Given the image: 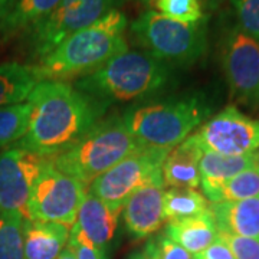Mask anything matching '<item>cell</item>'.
<instances>
[{
    "label": "cell",
    "instance_id": "obj_29",
    "mask_svg": "<svg viewBox=\"0 0 259 259\" xmlns=\"http://www.w3.org/2000/svg\"><path fill=\"white\" fill-rule=\"evenodd\" d=\"M68 245L75 250L76 259H105V249L97 248L93 242L75 226L71 228Z\"/></svg>",
    "mask_w": 259,
    "mask_h": 259
},
{
    "label": "cell",
    "instance_id": "obj_6",
    "mask_svg": "<svg viewBox=\"0 0 259 259\" xmlns=\"http://www.w3.org/2000/svg\"><path fill=\"white\" fill-rule=\"evenodd\" d=\"M130 33L143 51L168 66H190L207 51L206 20L182 23L148 9L131 22Z\"/></svg>",
    "mask_w": 259,
    "mask_h": 259
},
{
    "label": "cell",
    "instance_id": "obj_27",
    "mask_svg": "<svg viewBox=\"0 0 259 259\" xmlns=\"http://www.w3.org/2000/svg\"><path fill=\"white\" fill-rule=\"evenodd\" d=\"M238 25L246 33L259 40V0H231Z\"/></svg>",
    "mask_w": 259,
    "mask_h": 259
},
{
    "label": "cell",
    "instance_id": "obj_21",
    "mask_svg": "<svg viewBox=\"0 0 259 259\" xmlns=\"http://www.w3.org/2000/svg\"><path fill=\"white\" fill-rule=\"evenodd\" d=\"M61 0H16L9 13L0 20V35L8 37L26 33L29 29L55 9Z\"/></svg>",
    "mask_w": 259,
    "mask_h": 259
},
{
    "label": "cell",
    "instance_id": "obj_8",
    "mask_svg": "<svg viewBox=\"0 0 259 259\" xmlns=\"http://www.w3.org/2000/svg\"><path fill=\"white\" fill-rule=\"evenodd\" d=\"M87 193V186L56 170L51 161L32 190L28 204V219L59 223L71 229L76 222Z\"/></svg>",
    "mask_w": 259,
    "mask_h": 259
},
{
    "label": "cell",
    "instance_id": "obj_17",
    "mask_svg": "<svg viewBox=\"0 0 259 259\" xmlns=\"http://www.w3.org/2000/svg\"><path fill=\"white\" fill-rule=\"evenodd\" d=\"M69 232L64 225L25 219L23 256L25 259H56L69 242Z\"/></svg>",
    "mask_w": 259,
    "mask_h": 259
},
{
    "label": "cell",
    "instance_id": "obj_30",
    "mask_svg": "<svg viewBox=\"0 0 259 259\" xmlns=\"http://www.w3.org/2000/svg\"><path fill=\"white\" fill-rule=\"evenodd\" d=\"M151 242L154 245V249L157 252V255L161 259H194L192 253H189L183 246H180L179 243L171 241L166 235H161L157 239Z\"/></svg>",
    "mask_w": 259,
    "mask_h": 259
},
{
    "label": "cell",
    "instance_id": "obj_7",
    "mask_svg": "<svg viewBox=\"0 0 259 259\" xmlns=\"http://www.w3.org/2000/svg\"><path fill=\"white\" fill-rule=\"evenodd\" d=\"M117 6V0H61L47 18L26 32L32 54L40 61L66 37L95 23Z\"/></svg>",
    "mask_w": 259,
    "mask_h": 259
},
{
    "label": "cell",
    "instance_id": "obj_37",
    "mask_svg": "<svg viewBox=\"0 0 259 259\" xmlns=\"http://www.w3.org/2000/svg\"><path fill=\"white\" fill-rule=\"evenodd\" d=\"M125 2H131V0H117V5L120 6V5H122V3H125ZM141 2V0H140Z\"/></svg>",
    "mask_w": 259,
    "mask_h": 259
},
{
    "label": "cell",
    "instance_id": "obj_32",
    "mask_svg": "<svg viewBox=\"0 0 259 259\" xmlns=\"http://www.w3.org/2000/svg\"><path fill=\"white\" fill-rule=\"evenodd\" d=\"M131 259H161L157 255V252L154 249V245H153V242L150 241L146 245V248L139 252V253H134Z\"/></svg>",
    "mask_w": 259,
    "mask_h": 259
},
{
    "label": "cell",
    "instance_id": "obj_13",
    "mask_svg": "<svg viewBox=\"0 0 259 259\" xmlns=\"http://www.w3.org/2000/svg\"><path fill=\"white\" fill-rule=\"evenodd\" d=\"M164 183L154 182L141 187L122 207L127 231L137 239H144L163 226Z\"/></svg>",
    "mask_w": 259,
    "mask_h": 259
},
{
    "label": "cell",
    "instance_id": "obj_25",
    "mask_svg": "<svg viewBox=\"0 0 259 259\" xmlns=\"http://www.w3.org/2000/svg\"><path fill=\"white\" fill-rule=\"evenodd\" d=\"M256 196H259V171L255 167H252L225 182L214 203L245 200Z\"/></svg>",
    "mask_w": 259,
    "mask_h": 259
},
{
    "label": "cell",
    "instance_id": "obj_1",
    "mask_svg": "<svg viewBox=\"0 0 259 259\" xmlns=\"http://www.w3.org/2000/svg\"><path fill=\"white\" fill-rule=\"evenodd\" d=\"M26 136L15 147L54 158L95 125L105 107L62 81H42L29 94Z\"/></svg>",
    "mask_w": 259,
    "mask_h": 259
},
{
    "label": "cell",
    "instance_id": "obj_33",
    "mask_svg": "<svg viewBox=\"0 0 259 259\" xmlns=\"http://www.w3.org/2000/svg\"><path fill=\"white\" fill-rule=\"evenodd\" d=\"M15 2L16 0H0V20L9 13V10L13 8Z\"/></svg>",
    "mask_w": 259,
    "mask_h": 259
},
{
    "label": "cell",
    "instance_id": "obj_9",
    "mask_svg": "<svg viewBox=\"0 0 259 259\" xmlns=\"http://www.w3.org/2000/svg\"><path fill=\"white\" fill-rule=\"evenodd\" d=\"M166 154L167 151L141 148L95 179L88 192L112 206L124 207L125 202L141 187L163 182L161 163Z\"/></svg>",
    "mask_w": 259,
    "mask_h": 259
},
{
    "label": "cell",
    "instance_id": "obj_24",
    "mask_svg": "<svg viewBox=\"0 0 259 259\" xmlns=\"http://www.w3.org/2000/svg\"><path fill=\"white\" fill-rule=\"evenodd\" d=\"M23 226L22 214L0 213V259H25Z\"/></svg>",
    "mask_w": 259,
    "mask_h": 259
},
{
    "label": "cell",
    "instance_id": "obj_20",
    "mask_svg": "<svg viewBox=\"0 0 259 259\" xmlns=\"http://www.w3.org/2000/svg\"><path fill=\"white\" fill-rule=\"evenodd\" d=\"M39 82H42V78L35 64H0V108L26 101Z\"/></svg>",
    "mask_w": 259,
    "mask_h": 259
},
{
    "label": "cell",
    "instance_id": "obj_31",
    "mask_svg": "<svg viewBox=\"0 0 259 259\" xmlns=\"http://www.w3.org/2000/svg\"><path fill=\"white\" fill-rule=\"evenodd\" d=\"M194 259H235L232 250L229 246L226 245V242L223 241L222 238H216V241L213 242L209 248H206L203 252L194 255Z\"/></svg>",
    "mask_w": 259,
    "mask_h": 259
},
{
    "label": "cell",
    "instance_id": "obj_10",
    "mask_svg": "<svg viewBox=\"0 0 259 259\" xmlns=\"http://www.w3.org/2000/svg\"><path fill=\"white\" fill-rule=\"evenodd\" d=\"M49 164L51 158L25 148L0 151V213H19L28 219L32 190Z\"/></svg>",
    "mask_w": 259,
    "mask_h": 259
},
{
    "label": "cell",
    "instance_id": "obj_11",
    "mask_svg": "<svg viewBox=\"0 0 259 259\" xmlns=\"http://www.w3.org/2000/svg\"><path fill=\"white\" fill-rule=\"evenodd\" d=\"M221 59L232 98L253 101L259 97V40L236 25L222 36Z\"/></svg>",
    "mask_w": 259,
    "mask_h": 259
},
{
    "label": "cell",
    "instance_id": "obj_28",
    "mask_svg": "<svg viewBox=\"0 0 259 259\" xmlns=\"http://www.w3.org/2000/svg\"><path fill=\"white\" fill-rule=\"evenodd\" d=\"M218 235L226 242L235 259H259V239L231 235L219 231Z\"/></svg>",
    "mask_w": 259,
    "mask_h": 259
},
{
    "label": "cell",
    "instance_id": "obj_14",
    "mask_svg": "<svg viewBox=\"0 0 259 259\" xmlns=\"http://www.w3.org/2000/svg\"><path fill=\"white\" fill-rule=\"evenodd\" d=\"M121 212L122 207L107 203L88 192L79 207L74 226L82 232L97 248L105 249L115 235Z\"/></svg>",
    "mask_w": 259,
    "mask_h": 259
},
{
    "label": "cell",
    "instance_id": "obj_26",
    "mask_svg": "<svg viewBox=\"0 0 259 259\" xmlns=\"http://www.w3.org/2000/svg\"><path fill=\"white\" fill-rule=\"evenodd\" d=\"M151 8L160 15L182 23H199L206 20L200 0H154Z\"/></svg>",
    "mask_w": 259,
    "mask_h": 259
},
{
    "label": "cell",
    "instance_id": "obj_18",
    "mask_svg": "<svg viewBox=\"0 0 259 259\" xmlns=\"http://www.w3.org/2000/svg\"><path fill=\"white\" fill-rule=\"evenodd\" d=\"M219 232L259 239V196L210 206Z\"/></svg>",
    "mask_w": 259,
    "mask_h": 259
},
{
    "label": "cell",
    "instance_id": "obj_5",
    "mask_svg": "<svg viewBox=\"0 0 259 259\" xmlns=\"http://www.w3.org/2000/svg\"><path fill=\"white\" fill-rule=\"evenodd\" d=\"M207 115L203 100L186 97L130 110L122 120L140 147L168 151L192 136Z\"/></svg>",
    "mask_w": 259,
    "mask_h": 259
},
{
    "label": "cell",
    "instance_id": "obj_22",
    "mask_svg": "<svg viewBox=\"0 0 259 259\" xmlns=\"http://www.w3.org/2000/svg\"><path fill=\"white\" fill-rule=\"evenodd\" d=\"M209 200L196 189H175L164 190L163 214L164 222H175L209 210Z\"/></svg>",
    "mask_w": 259,
    "mask_h": 259
},
{
    "label": "cell",
    "instance_id": "obj_19",
    "mask_svg": "<svg viewBox=\"0 0 259 259\" xmlns=\"http://www.w3.org/2000/svg\"><path fill=\"white\" fill-rule=\"evenodd\" d=\"M164 235L183 246L189 253L197 255L209 248L218 238V228L212 210L168 222Z\"/></svg>",
    "mask_w": 259,
    "mask_h": 259
},
{
    "label": "cell",
    "instance_id": "obj_2",
    "mask_svg": "<svg viewBox=\"0 0 259 259\" xmlns=\"http://www.w3.org/2000/svg\"><path fill=\"white\" fill-rule=\"evenodd\" d=\"M127 26V16L112 9L95 23L66 37L35 64L42 81L68 82L94 72L112 56L128 49Z\"/></svg>",
    "mask_w": 259,
    "mask_h": 259
},
{
    "label": "cell",
    "instance_id": "obj_35",
    "mask_svg": "<svg viewBox=\"0 0 259 259\" xmlns=\"http://www.w3.org/2000/svg\"><path fill=\"white\" fill-rule=\"evenodd\" d=\"M56 259H76V255H75V250L69 245H66V248L61 252V255Z\"/></svg>",
    "mask_w": 259,
    "mask_h": 259
},
{
    "label": "cell",
    "instance_id": "obj_34",
    "mask_svg": "<svg viewBox=\"0 0 259 259\" xmlns=\"http://www.w3.org/2000/svg\"><path fill=\"white\" fill-rule=\"evenodd\" d=\"M143 3H146V5H148V6H151L153 3H154V0H141ZM202 2V5L203 6H207V8H210V9H213V8H216L222 0H200Z\"/></svg>",
    "mask_w": 259,
    "mask_h": 259
},
{
    "label": "cell",
    "instance_id": "obj_3",
    "mask_svg": "<svg viewBox=\"0 0 259 259\" xmlns=\"http://www.w3.org/2000/svg\"><path fill=\"white\" fill-rule=\"evenodd\" d=\"M171 76V66L146 51L125 49L91 74L76 79L75 88L107 107L110 102L136 101L161 90Z\"/></svg>",
    "mask_w": 259,
    "mask_h": 259
},
{
    "label": "cell",
    "instance_id": "obj_36",
    "mask_svg": "<svg viewBox=\"0 0 259 259\" xmlns=\"http://www.w3.org/2000/svg\"><path fill=\"white\" fill-rule=\"evenodd\" d=\"M255 168L259 171V148L256 150V160H255Z\"/></svg>",
    "mask_w": 259,
    "mask_h": 259
},
{
    "label": "cell",
    "instance_id": "obj_15",
    "mask_svg": "<svg viewBox=\"0 0 259 259\" xmlns=\"http://www.w3.org/2000/svg\"><path fill=\"white\" fill-rule=\"evenodd\" d=\"M203 148L189 136L176 147L168 150L161 163V179L164 186L175 189H197L200 186V158Z\"/></svg>",
    "mask_w": 259,
    "mask_h": 259
},
{
    "label": "cell",
    "instance_id": "obj_23",
    "mask_svg": "<svg viewBox=\"0 0 259 259\" xmlns=\"http://www.w3.org/2000/svg\"><path fill=\"white\" fill-rule=\"evenodd\" d=\"M30 111L28 100L0 108V150L19 143L26 136Z\"/></svg>",
    "mask_w": 259,
    "mask_h": 259
},
{
    "label": "cell",
    "instance_id": "obj_4",
    "mask_svg": "<svg viewBox=\"0 0 259 259\" xmlns=\"http://www.w3.org/2000/svg\"><path fill=\"white\" fill-rule=\"evenodd\" d=\"M141 150L121 117L98 121L78 141L51 158L52 166L88 186Z\"/></svg>",
    "mask_w": 259,
    "mask_h": 259
},
{
    "label": "cell",
    "instance_id": "obj_12",
    "mask_svg": "<svg viewBox=\"0 0 259 259\" xmlns=\"http://www.w3.org/2000/svg\"><path fill=\"white\" fill-rule=\"evenodd\" d=\"M206 151L223 156H245L259 148V121L235 107H228L206 120L192 134Z\"/></svg>",
    "mask_w": 259,
    "mask_h": 259
},
{
    "label": "cell",
    "instance_id": "obj_16",
    "mask_svg": "<svg viewBox=\"0 0 259 259\" xmlns=\"http://www.w3.org/2000/svg\"><path fill=\"white\" fill-rule=\"evenodd\" d=\"M256 151L245 156H223L203 150L200 158V186L206 199L214 203L218 193L225 182L239 175L243 170L255 167Z\"/></svg>",
    "mask_w": 259,
    "mask_h": 259
}]
</instances>
